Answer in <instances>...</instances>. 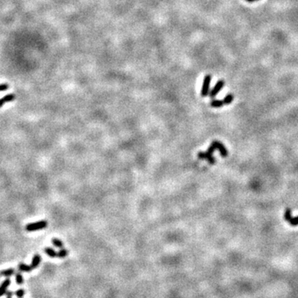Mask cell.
Wrapping results in <instances>:
<instances>
[{
  "mask_svg": "<svg viewBox=\"0 0 298 298\" xmlns=\"http://www.w3.org/2000/svg\"><path fill=\"white\" fill-rule=\"evenodd\" d=\"M47 224L48 223L47 220H40V221L34 222V223H30L26 225V230L28 232H33V231L43 230L47 227Z\"/></svg>",
  "mask_w": 298,
  "mask_h": 298,
  "instance_id": "cell-1",
  "label": "cell"
},
{
  "mask_svg": "<svg viewBox=\"0 0 298 298\" xmlns=\"http://www.w3.org/2000/svg\"><path fill=\"white\" fill-rule=\"evenodd\" d=\"M211 81V75H206L203 80V85H202V89H201V96L205 97L210 94V84Z\"/></svg>",
  "mask_w": 298,
  "mask_h": 298,
  "instance_id": "cell-2",
  "label": "cell"
},
{
  "mask_svg": "<svg viewBox=\"0 0 298 298\" xmlns=\"http://www.w3.org/2000/svg\"><path fill=\"white\" fill-rule=\"evenodd\" d=\"M224 81L223 80H219L218 81V82L216 83V86H214V88L211 89V91L210 92V94H209V95H210V98H214V97H216V95H218V93L220 90H221L222 89H223V87H224Z\"/></svg>",
  "mask_w": 298,
  "mask_h": 298,
  "instance_id": "cell-3",
  "label": "cell"
},
{
  "mask_svg": "<svg viewBox=\"0 0 298 298\" xmlns=\"http://www.w3.org/2000/svg\"><path fill=\"white\" fill-rule=\"evenodd\" d=\"M198 157L201 158V159H205L207 160L210 164H215L216 163V158L213 156V155L211 154H209L207 152H200L198 153Z\"/></svg>",
  "mask_w": 298,
  "mask_h": 298,
  "instance_id": "cell-4",
  "label": "cell"
},
{
  "mask_svg": "<svg viewBox=\"0 0 298 298\" xmlns=\"http://www.w3.org/2000/svg\"><path fill=\"white\" fill-rule=\"evenodd\" d=\"M212 143L215 145V147H216V149H218V150L219 151V153H220V155H221L223 157H225V156H228V151L227 149H226V148H225V146H224L223 143H221L220 142H219V141H214Z\"/></svg>",
  "mask_w": 298,
  "mask_h": 298,
  "instance_id": "cell-5",
  "label": "cell"
},
{
  "mask_svg": "<svg viewBox=\"0 0 298 298\" xmlns=\"http://www.w3.org/2000/svg\"><path fill=\"white\" fill-rule=\"evenodd\" d=\"M10 284H11V280L8 278L1 283V285H0V297L4 294H6L7 289H8V287H9Z\"/></svg>",
  "mask_w": 298,
  "mask_h": 298,
  "instance_id": "cell-6",
  "label": "cell"
},
{
  "mask_svg": "<svg viewBox=\"0 0 298 298\" xmlns=\"http://www.w3.org/2000/svg\"><path fill=\"white\" fill-rule=\"evenodd\" d=\"M15 98H16V95L14 94H9V95H5L4 97L1 98L0 99V108L3 106L4 103L12 102V101L14 100Z\"/></svg>",
  "mask_w": 298,
  "mask_h": 298,
  "instance_id": "cell-7",
  "label": "cell"
},
{
  "mask_svg": "<svg viewBox=\"0 0 298 298\" xmlns=\"http://www.w3.org/2000/svg\"><path fill=\"white\" fill-rule=\"evenodd\" d=\"M41 261V257L40 254H35L34 256L33 257V259H32V263H31V267L33 268V269L37 268V267L39 266L40 263Z\"/></svg>",
  "mask_w": 298,
  "mask_h": 298,
  "instance_id": "cell-8",
  "label": "cell"
},
{
  "mask_svg": "<svg viewBox=\"0 0 298 298\" xmlns=\"http://www.w3.org/2000/svg\"><path fill=\"white\" fill-rule=\"evenodd\" d=\"M13 274H15L14 268H8L5 270L0 272V277H5V278H9Z\"/></svg>",
  "mask_w": 298,
  "mask_h": 298,
  "instance_id": "cell-9",
  "label": "cell"
},
{
  "mask_svg": "<svg viewBox=\"0 0 298 298\" xmlns=\"http://www.w3.org/2000/svg\"><path fill=\"white\" fill-rule=\"evenodd\" d=\"M18 269L19 271L24 272H30L33 270V268L31 267V265H27L23 263H20L18 264Z\"/></svg>",
  "mask_w": 298,
  "mask_h": 298,
  "instance_id": "cell-10",
  "label": "cell"
},
{
  "mask_svg": "<svg viewBox=\"0 0 298 298\" xmlns=\"http://www.w3.org/2000/svg\"><path fill=\"white\" fill-rule=\"evenodd\" d=\"M44 252L45 254H47V255H48V256H49L50 258H54L57 257V253H56V251L54 250L52 248L47 247V248H45Z\"/></svg>",
  "mask_w": 298,
  "mask_h": 298,
  "instance_id": "cell-11",
  "label": "cell"
},
{
  "mask_svg": "<svg viewBox=\"0 0 298 298\" xmlns=\"http://www.w3.org/2000/svg\"><path fill=\"white\" fill-rule=\"evenodd\" d=\"M224 104L223 100H214L210 102V105L213 108H221Z\"/></svg>",
  "mask_w": 298,
  "mask_h": 298,
  "instance_id": "cell-12",
  "label": "cell"
},
{
  "mask_svg": "<svg viewBox=\"0 0 298 298\" xmlns=\"http://www.w3.org/2000/svg\"><path fill=\"white\" fill-rule=\"evenodd\" d=\"M51 243H52V244H53L55 247H56V248H63V246H64L63 242H62L61 240H60L59 239H57V238H53V239H51Z\"/></svg>",
  "mask_w": 298,
  "mask_h": 298,
  "instance_id": "cell-13",
  "label": "cell"
},
{
  "mask_svg": "<svg viewBox=\"0 0 298 298\" xmlns=\"http://www.w3.org/2000/svg\"><path fill=\"white\" fill-rule=\"evenodd\" d=\"M68 255V250L65 248H61L60 251L57 253V258H64Z\"/></svg>",
  "mask_w": 298,
  "mask_h": 298,
  "instance_id": "cell-14",
  "label": "cell"
},
{
  "mask_svg": "<svg viewBox=\"0 0 298 298\" xmlns=\"http://www.w3.org/2000/svg\"><path fill=\"white\" fill-rule=\"evenodd\" d=\"M233 95L232 94H229L227 95L224 98L223 100V102H224V104H230L233 102Z\"/></svg>",
  "mask_w": 298,
  "mask_h": 298,
  "instance_id": "cell-15",
  "label": "cell"
},
{
  "mask_svg": "<svg viewBox=\"0 0 298 298\" xmlns=\"http://www.w3.org/2000/svg\"><path fill=\"white\" fill-rule=\"evenodd\" d=\"M15 278H16V282L18 284V285H22L23 283V275L20 272H18L16 275H15Z\"/></svg>",
  "mask_w": 298,
  "mask_h": 298,
  "instance_id": "cell-16",
  "label": "cell"
},
{
  "mask_svg": "<svg viewBox=\"0 0 298 298\" xmlns=\"http://www.w3.org/2000/svg\"><path fill=\"white\" fill-rule=\"evenodd\" d=\"M284 218L286 219V221L289 222L292 218V210H290L289 208H287L285 210V214H284Z\"/></svg>",
  "mask_w": 298,
  "mask_h": 298,
  "instance_id": "cell-17",
  "label": "cell"
},
{
  "mask_svg": "<svg viewBox=\"0 0 298 298\" xmlns=\"http://www.w3.org/2000/svg\"><path fill=\"white\" fill-rule=\"evenodd\" d=\"M15 294H16V296H17V297L18 298H23V296L24 294H25V291H24L23 289L20 288V289H18L16 291Z\"/></svg>",
  "mask_w": 298,
  "mask_h": 298,
  "instance_id": "cell-18",
  "label": "cell"
},
{
  "mask_svg": "<svg viewBox=\"0 0 298 298\" xmlns=\"http://www.w3.org/2000/svg\"><path fill=\"white\" fill-rule=\"evenodd\" d=\"M289 223L291 224V225H292V226H297L298 225V216H296V217H294V218H292V219L290 220Z\"/></svg>",
  "mask_w": 298,
  "mask_h": 298,
  "instance_id": "cell-19",
  "label": "cell"
},
{
  "mask_svg": "<svg viewBox=\"0 0 298 298\" xmlns=\"http://www.w3.org/2000/svg\"><path fill=\"white\" fill-rule=\"evenodd\" d=\"M216 147H215V145L213 144V143H211V145H210V147H209V148H208V150H207V153L209 154H211V155H213V153H214V152H215V150H216Z\"/></svg>",
  "mask_w": 298,
  "mask_h": 298,
  "instance_id": "cell-20",
  "label": "cell"
},
{
  "mask_svg": "<svg viewBox=\"0 0 298 298\" xmlns=\"http://www.w3.org/2000/svg\"><path fill=\"white\" fill-rule=\"evenodd\" d=\"M9 88V86L8 84H1L0 85V91H4L7 90Z\"/></svg>",
  "mask_w": 298,
  "mask_h": 298,
  "instance_id": "cell-21",
  "label": "cell"
},
{
  "mask_svg": "<svg viewBox=\"0 0 298 298\" xmlns=\"http://www.w3.org/2000/svg\"><path fill=\"white\" fill-rule=\"evenodd\" d=\"M12 295H13L12 292H10V291H9V292H6V298H12Z\"/></svg>",
  "mask_w": 298,
  "mask_h": 298,
  "instance_id": "cell-22",
  "label": "cell"
},
{
  "mask_svg": "<svg viewBox=\"0 0 298 298\" xmlns=\"http://www.w3.org/2000/svg\"><path fill=\"white\" fill-rule=\"evenodd\" d=\"M247 2H248V3H253V2H254L255 0H246Z\"/></svg>",
  "mask_w": 298,
  "mask_h": 298,
  "instance_id": "cell-23",
  "label": "cell"
},
{
  "mask_svg": "<svg viewBox=\"0 0 298 298\" xmlns=\"http://www.w3.org/2000/svg\"><path fill=\"white\" fill-rule=\"evenodd\" d=\"M255 1H258V0H255Z\"/></svg>",
  "mask_w": 298,
  "mask_h": 298,
  "instance_id": "cell-24",
  "label": "cell"
}]
</instances>
